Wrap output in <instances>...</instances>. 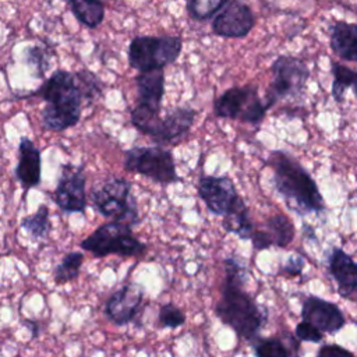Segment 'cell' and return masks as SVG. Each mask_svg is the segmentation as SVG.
Listing matches in <instances>:
<instances>
[{
  "instance_id": "1",
  "label": "cell",
  "mask_w": 357,
  "mask_h": 357,
  "mask_svg": "<svg viewBox=\"0 0 357 357\" xmlns=\"http://www.w3.org/2000/svg\"><path fill=\"white\" fill-rule=\"evenodd\" d=\"M225 278L222 296L215 307L216 317L236 335L254 343L266 321V312L244 290L248 279L247 265L234 257L223 261Z\"/></svg>"
},
{
  "instance_id": "2",
  "label": "cell",
  "mask_w": 357,
  "mask_h": 357,
  "mask_svg": "<svg viewBox=\"0 0 357 357\" xmlns=\"http://www.w3.org/2000/svg\"><path fill=\"white\" fill-rule=\"evenodd\" d=\"M266 165L273 172V187L289 209L301 216L319 215L325 211V201L315 180L297 159L284 151L276 149L269 153Z\"/></svg>"
},
{
  "instance_id": "3",
  "label": "cell",
  "mask_w": 357,
  "mask_h": 357,
  "mask_svg": "<svg viewBox=\"0 0 357 357\" xmlns=\"http://www.w3.org/2000/svg\"><path fill=\"white\" fill-rule=\"evenodd\" d=\"M35 95L46 102L42 110V124L46 130L64 131L79 121L82 95L71 73L66 70L54 71Z\"/></svg>"
},
{
  "instance_id": "4",
  "label": "cell",
  "mask_w": 357,
  "mask_h": 357,
  "mask_svg": "<svg viewBox=\"0 0 357 357\" xmlns=\"http://www.w3.org/2000/svg\"><path fill=\"white\" fill-rule=\"evenodd\" d=\"M79 245L98 258L107 255L141 257L146 251V244L134 237L131 225L117 220L103 223L84 238Z\"/></svg>"
},
{
  "instance_id": "5",
  "label": "cell",
  "mask_w": 357,
  "mask_h": 357,
  "mask_svg": "<svg viewBox=\"0 0 357 357\" xmlns=\"http://www.w3.org/2000/svg\"><path fill=\"white\" fill-rule=\"evenodd\" d=\"M181 49L177 36H135L128 45V64L139 73L163 70L177 60Z\"/></svg>"
},
{
  "instance_id": "6",
  "label": "cell",
  "mask_w": 357,
  "mask_h": 357,
  "mask_svg": "<svg viewBox=\"0 0 357 357\" xmlns=\"http://www.w3.org/2000/svg\"><path fill=\"white\" fill-rule=\"evenodd\" d=\"M269 71L272 74V81L266 88L265 95V105L268 110L279 100L300 98L305 91L307 81L310 78V68L301 59L280 54L272 61Z\"/></svg>"
},
{
  "instance_id": "7",
  "label": "cell",
  "mask_w": 357,
  "mask_h": 357,
  "mask_svg": "<svg viewBox=\"0 0 357 357\" xmlns=\"http://www.w3.org/2000/svg\"><path fill=\"white\" fill-rule=\"evenodd\" d=\"M93 208L105 218L117 222L138 223V209L131 194V183L123 177H110L91 192Z\"/></svg>"
},
{
  "instance_id": "8",
  "label": "cell",
  "mask_w": 357,
  "mask_h": 357,
  "mask_svg": "<svg viewBox=\"0 0 357 357\" xmlns=\"http://www.w3.org/2000/svg\"><path fill=\"white\" fill-rule=\"evenodd\" d=\"M268 112L265 100L259 98L254 84L226 89L213 102V113L220 119L240 120L248 124H259Z\"/></svg>"
},
{
  "instance_id": "9",
  "label": "cell",
  "mask_w": 357,
  "mask_h": 357,
  "mask_svg": "<svg viewBox=\"0 0 357 357\" xmlns=\"http://www.w3.org/2000/svg\"><path fill=\"white\" fill-rule=\"evenodd\" d=\"M124 169L165 185L178 181L174 158L162 146H134L126 151Z\"/></svg>"
},
{
  "instance_id": "10",
  "label": "cell",
  "mask_w": 357,
  "mask_h": 357,
  "mask_svg": "<svg viewBox=\"0 0 357 357\" xmlns=\"http://www.w3.org/2000/svg\"><path fill=\"white\" fill-rule=\"evenodd\" d=\"M197 190L208 211L218 216L225 218L245 205L227 176H202L198 180Z\"/></svg>"
},
{
  "instance_id": "11",
  "label": "cell",
  "mask_w": 357,
  "mask_h": 357,
  "mask_svg": "<svg viewBox=\"0 0 357 357\" xmlns=\"http://www.w3.org/2000/svg\"><path fill=\"white\" fill-rule=\"evenodd\" d=\"M255 14L241 0H230L212 20V32L220 38H245L255 26Z\"/></svg>"
},
{
  "instance_id": "12",
  "label": "cell",
  "mask_w": 357,
  "mask_h": 357,
  "mask_svg": "<svg viewBox=\"0 0 357 357\" xmlns=\"http://www.w3.org/2000/svg\"><path fill=\"white\" fill-rule=\"evenodd\" d=\"M85 174L81 167L63 165L54 191L56 205L66 213L84 212L86 208Z\"/></svg>"
},
{
  "instance_id": "13",
  "label": "cell",
  "mask_w": 357,
  "mask_h": 357,
  "mask_svg": "<svg viewBox=\"0 0 357 357\" xmlns=\"http://www.w3.org/2000/svg\"><path fill=\"white\" fill-rule=\"evenodd\" d=\"M144 298V290L138 284H124L116 290L105 304L106 318L117 326H124L139 314Z\"/></svg>"
},
{
  "instance_id": "14",
  "label": "cell",
  "mask_w": 357,
  "mask_h": 357,
  "mask_svg": "<svg viewBox=\"0 0 357 357\" xmlns=\"http://www.w3.org/2000/svg\"><path fill=\"white\" fill-rule=\"evenodd\" d=\"M301 319L314 325L322 333L329 335L339 332L346 324L342 310L335 303L318 296H308L304 298L301 305Z\"/></svg>"
},
{
  "instance_id": "15",
  "label": "cell",
  "mask_w": 357,
  "mask_h": 357,
  "mask_svg": "<svg viewBox=\"0 0 357 357\" xmlns=\"http://www.w3.org/2000/svg\"><path fill=\"white\" fill-rule=\"evenodd\" d=\"M326 265L342 297L357 294V262L346 251L332 247L326 254Z\"/></svg>"
},
{
  "instance_id": "16",
  "label": "cell",
  "mask_w": 357,
  "mask_h": 357,
  "mask_svg": "<svg viewBox=\"0 0 357 357\" xmlns=\"http://www.w3.org/2000/svg\"><path fill=\"white\" fill-rule=\"evenodd\" d=\"M296 234L293 222L283 213H276L265 222V227L255 229L251 241L255 250H265L272 245L284 248L287 247Z\"/></svg>"
},
{
  "instance_id": "17",
  "label": "cell",
  "mask_w": 357,
  "mask_h": 357,
  "mask_svg": "<svg viewBox=\"0 0 357 357\" xmlns=\"http://www.w3.org/2000/svg\"><path fill=\"white\" fill-rule=\"evenodd\" d=\"M195 110L191 107H176L165 117H160L151 138L155 142H173L184 137L195 119Z\"/></svg>"
},
{
  "instance_id": "18",
  "label": "cell",
  "mask_w": 357,
  "mask_h": 357,
  "mask_svg": "<svg viewBox=\"0 0 357 357\" xmlns=\"http://www.w3.org/2000/svg\"><path fill=\"white\" fill-rule=\"evenodd\" d=\"M40 151L28 137H21L18 144L15 177L25 188H33L40 183Z\"/></svg>"
},
{
  "instance_id": "19",
  "label": "cell",
  "mask_w": 357,
  "mask_h": 357,
  "mask_svg": "<svg viewBox=\"0 0 357 357\" xmlns=\"http://www.w3.org/2000/svg\"><path fill=\"white\" fill-rule=\"evenodd\" d=\"M138 88V107L152 113H160L162 100L165 95V73L155 70L139 73L135 78Z\"/></svg>"
},
{
  "instance_id": "20",
  "label": "cell",
  "mask_w": 357,
  "mask_h": 357,
  "mask_svg": "<svg viewBox=\"0 0 357 357\" xmlns=\"http://www.w3.org/2000/svg\"><path fill=\"white\" fill-rule=\"evenodd\" d=\"M329 46L339 59L357 63V24L333 22L329 26Z\"/></svg>"
},
{
  "instance_id": "21",
  "label": "cell",
  "mask_w": 357,
  "mask_h": 357,
  "mask_svg": "<svg viewBox=\"0 0 357 357\" xmlns=\"http://www.w3.org/2000/svg\"><path fill=\"white\" fill-rule=\"evenodd\" d=\"M74 17L88 28H96L105 18L102 0H67Z\"/></svg>"
},
{
  "instance_id": "22",
  "label": "cell",
  "mask_w": 357,
  "mask_h": 357,
  "mask_svg": "<svg viewBox=\"0 0 357 357\" xmlns=\"http://www.w3.org/2000/svg\"><path fill=\"white\" fill-rule=\"evenodd\" d=\"M252 347L255 357H300L296 340H293L291 346H287L279 337H258Z\"/></svg>"
},
{
  "instance_id": "23",
  "label": "cell",
  "mask_w": 357,
  "mask_h": 357,
  "mask_svg": "<svg viewBox=\"0 0 357 357\" xmlns=\"http://www.w3.org/2000/svg\"><path fill=\"white\" fill-rule=\"evenodd\" d=\"M222 226L227 233H234L241 240H251L255 231V226L250 218L247 205H243L233 213L225 216Z\"/></svg>"
},
{
  "instance_id": "24",
  "label": "cell",
  "mask_w": 357,
  "mask_h": 357,
  "mask_svg": "<svg viewBox=\"0 0 357 357\" xmlns=\"http://www.w3.org/2000/svg\"><path fill=\"white\" fill-rule=\"evenodd\" d=\"M84 262V254L81 251H71L63 257L53 271V279L57 284H64L74 280Z\"/></svg>"
},
{
  "instance_id": "25",
  "label": "cell",
  "mask_w": 357,
  "mask_h": 357,
  "mask_svg": "<svg viewBox=\"0 0 357 357\" xmlns=\"http://www.w3.org/2000/svg\"><path fill=\"white\" fill-rule=\"evenodd\" d=\"M21 226L32 238L46 237L50 230L49 208L46 205H40L35 213L28 215L21 220Z\"/></svg>"
},
{
  "instance_id": "26",
  "label": "cell",
  "mask_w": 357,
  "mask_h": 357,
  "mask_svg": "<svg viewBox=\"0 0 357 357\" xmlns=\"http://www.w3.org/2000/svg\"><path fill=\"white\" fill-rule=\"evenodd\" d=\"M230 0H188L187 13L195 21H206L215 17Z\"/></svg>"
},
{
  "instance_id": "27",
  "label": "cell",
  "mask_w": 357,
  "mask_h": 357,
  "mask_svg": "<svg viewBox=\"0 0 357 357\" xmlns=\"http://www.w3.org/2000/svg\"><path fill=\"white\" fill-rule=\"evenodd\" d=\"M25 63L32 68L35 77H43L50 67V52L42 45L31 46L25 50Z\"/></svg>"
},
{
  "instance_id": "28",
  "label": "cell",
  "mask_w": 357,
  "mask_h": 357,
  "mask_svg": "<svg viewBox=\"0 0 357 357\" xmlns=\"http://www.w3.org/2000/svg\"><path fill=\"white\" fill-rule=\"evenodd\" d=\"M75 77V82H77V86L82 95V99H93L95 96L100 95L102 93V86H100V81L99 78L88 71V70H84V71H79L77 74H74Z\"/></svg>"
},
{
  "instance_id": "29",
  "label": "cell",
  "mask_w": 357,
  "mask_h": 357,
  "mask_svg": "<svg viewBox=\"0 0 357 357\" xmlns=\"http://www.w3.org/2000/svg\"><path fill=\"white\" fill-rule=\"evenodd\" d=\"M185 322V314L173 303L162 304L158 312V324L160 328H180Z\"/></svg>"
},
{
  "instance_id": "30",
  "label": "cell",
  "mask_w": 357,
  "mask_h": 357,
  "mask_svg": "<svg viewBox=\"0 0 357 357\" xmlns=\"http://www.w3.org/2000/svg\"><path fill=\"white\" fill-rule=\"evenodd\" d=\"M294 333H296L297 340H301V342L319 343L324 339V333L319 329H317L314 325H311L305 321H301L300 324H297Z\"/></svg>"
},
{
  "instance_id": "31",
  "label": "cell",
  "mask_w": 357,
  "mask_h": 357,
  "mask_svg": "<svg viewBox=\"0 0 357 357\" xmlns=\"http://www.w3.org/2000/svg\"><path fill=\"white\" fill-rule=\"evenodd\" d=\"M317 357H356V356L339 344L329 343V344L322 346L318 350Z\"/></svg>"
},
{
  "instance_id": "32",
  "label": "cell",
  "mask_w": 357,
  "mask_h": 357,
  "mask_svg": "<svg viewBox=\"0 0 357 357\" xmlns=\"http://www.w3.org/2000/svg\"><path fill=\"white\" fill-rule=\"evenodd\" d=\"M305 265V259L300 255H293L287 259V262L282 266V272L289 276H298L303 272V268Z\"/></svg>"
},
{
  "instance_id": "33",
  "label": "cell",
  "mask_w": 357,
  "mask_h": 357,
  "mask_svg": "<svg viewBox=\"0 0 357 357\" xmlns=\"http://www.w3.org/2000/svg\"><path fill=\"white\" fill-rule=\"evenodd\" d=\"M349 88L353 89V93L356 95L357 98V71L351 68V73H350V82H349Z\"/></svg>"
},
{
  "instance_id": "34",
  "label": "cell",
  "mask_w": 357,
  "mask_h": 357,
  "mask_svg": "<svg viewBox=\"0 0 357 357\" xmlns=\"http://www.w3.org/2000/svg\"><path fill=\"white\" fill-rule=\"evenodd\" d=\"M25 325L31 328V332H32V337L35 339V337L39 335V324H38V322H35V321H31V319H28V321H25Z\"/></svg>"
},
{
  "instance_id": "35",
  "label": "cell",
  "mask_w": 357,
  "mask_h": 357,
  "mask_svg": "<svg viewBox=\"0 0 357 357\" xmlns=\"http://www.w3.org/2000/svg\"><path fill=\"white\" fill-rule=\"evenodd\" d=\"M14 357H21V356H20V354H17V356H14Z\"/></svg>"
}]
</instances>
